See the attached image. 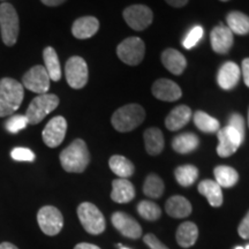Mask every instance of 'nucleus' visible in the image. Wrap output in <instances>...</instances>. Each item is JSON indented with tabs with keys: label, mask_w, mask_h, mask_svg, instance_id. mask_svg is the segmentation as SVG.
<instances>
[{
	"label": "nucleus",
	"mask_w": 249,
	"mask_h": 249,
	"mask_svg": "<svg viewBox=\"0 0 249 249\" xmlns=\"http://www.w3.org/2000/svg\"><path fill=\"white\" fill-rule=\"evenodd\" d=\"M60 163L62 169L70 173H81L90 163V154L83 140L77 139L61 151Z\"/></svg>",
	"instance_id": "obj_1"
},
{
	"label": "nucleus",
	"mask_w": 249,
	"mask_h": 249,
	"mask_svg": "<svg viewBox=\"0 0 249 249\" xmlns=\"http://www.w3.org/2000/svg\"><path fill=\"white\" fill-rule=\"evenodd\" d=\"M24 89L20 82L14 79L0 80V117L13 114L23 101Z\"/></svg>",
	"instance_id": "obj_2"
},
{
	"label": "nucleus",
	"mask_w": 249,
	"mask_h": 249,
	"mask_svg": "<svg viewBox=\"0 0 249 249\" xmlns=\"http://www.w3.org/2000/svg\"><path fill=\"white\" fill-rule=\"evenodd\" d=\"M145 118V112L139 104H128L118 108L111 118V123L118 132L126 133L138 128Z\"/></svg>",
	"instance_id": "obj_3"
},
{
	"label": "nucleus",
	"mask_w": 249,
	"mask_h": 249,
	"mask_svg": "<svg viewBox=\"0 0 249 249\" xmlns=\"http://www.w3.org/2000/svg\"><path fill=\"white\" fill-rule=\"evenodd\" d=\"M0 30L4 43L7 46H13L18 40V15L13 5L4 2L0 5Z\"/></svg>",
	"instance_id": "obj_4"
},
{
	"label": "nucleus",
	"mask_w": 249,
	"mask_h": 249,
	"mask_svg": "<svg viewBox=\"0 0 249 249\" xmlns=\"http://www.w3.org/2000/svg\"><path fill=\"white\" fill-rule=\"evenodd\" d=\"M59 105V98L53 93H43L31 101L27 108L26 117L30 124H39L44 118L54 111Z\"/></svg>",
	"instance_id": "obj_5"
},
{
	"label": "nucleus",
	"mask_w": 249,
	"mask_h": 249,
	"mask_svg": "<svg viewBox=\"0 0 249 249\" xmlns=\"http://www.w3.org/2000/svg\"><path fill=\"white\" fill-rule=\"evenodd\" d=\"M77 216L83 229L90 234L97 235L104 232L105 218L95 204L83 202L77 208Z\"/></svg>",
	"instance_id": "obj_6"
},
{
	"label": "nucleus",
	"mask_w": 249,
	"mask_h": 249,
	"mask_svg": "<svg viewBox=\"0 0 249 249\" xmlns=\"http://www.w3.org/2000/svg\"><path fill=\"white\" fill-rule=\"evenodd\" d=\"M144 42L139 37H129L118 45L117 54L119 59L129 66H136L141 64L144 58Z\"/></svg>",
	"instance_id": "obj_7"
},
{
	"label": "nucleus",
	"mask_w": 249,
	"mask_h": 249,
	"mask_svg": "<svg viewBox=\"0 0 249 249\" xmlns=\"http://www.w3.org/2000/svg\"><path fill=\"white\" fill-rule=\"evenodd\" d=\"M66 80L73 89L83 88L88 82V65L81 57H71L67 60L65 67Z\"/></svg>",
	"instance_id": "obj_8"
},
{
	"label": "nucleus",
	"mask_w": 249,
	"mask_h": 249,
	"mask_svg": "<svg viewBox=\"0 0 249 249\" xmlns=\"http://www.w3.org/2000/svg\"><path fill=\"white\" fill-rule=\"evenodd\" d=\"M37 222L43 233L46 235H57L64 226V217L57 208L46 205L39 209L37 213Z\"/></svg>",
	"instance_id": "obj_9"
},
{
	"label": "nucleus",
	"mask_w": 249,
	"mask_h": 249,
	"mask_svg": "<svg viewBox=\"0 0 249 249\" xmlns=\"http://www.w3.org/2000/svg\"><path fill=\"white\" fill-rule=\"evenodd\" d=\"M245 135H242L238 130L232 127L226 126L218 130V141L219 144L217 147V154L220 157H230L238 150L244 142Z\"/></svg>",
	"instance_id": "obj_10"
},
{
	"label": "nucleus",
	"mask_w": 249,
	"mask_h": 249,
	"mask_svg": "<svg viewBox=\"0 0 249 249\" xmlns=\"http://www.w3.org/2000/svg\"><path fill=\"white\" fill-rule=\"evenodd\" d=\"M124 18L126 23L136 31L147 29L152 22L154 14L145 5H132L124 11Z\"/></svg>",
	"instance_id": "obj_11"
},
{
	"label": "nucleus",
	"mask_w": 249,
	"mask_h": 249,
	"mask_svg": "<svg viewBox=\"0 0 249 249\" xmlns=\"http://www.w3.org/2000/svg\"><path fill=\"white\" fill-rule=\"evenodd\" d=\"M50 79L48 71H46L44 66H34L30 68L23 75L22 82L24 88H27L30 91L38 93V95H43V93H48V90L50 88Z\"/></svg>",
	"instance_id": "obj_12"
},
{
	"label": "nucleus",
	"mask_w": 249,
	"mask_h": 249,
	"mask_svg": "<svg viewBox=\"0 0 249 249\" xmlns=\"http://www.w3.org/2000/svg\"><path fill=\"white\" fill-rule=\"evenodd\" d=\"M67 132V121L64 117L57 116L46 124L43 130V141L50 148H57L64 141Z\"/></svg>",
	"instance_id": "obj_13"
},
{
	"label": "nucleus",
	"mask_w": 249,
	"mask_h": 249,
	"mask_svg": "<svg viewBox=\"0 0 249 249\" xmlns=\"http://www.w3.org/2000/svg\"><path fill=\"white\" fill-rule=\"evenodd\" d=\"M111 220L113 226L126 238L139 239L142 234V229L140 224L129 214L118 211L112 214Z\"/></svg>",
	"instance_id": "obj_14"
},
{
	"label": "nucleus",
	"mask_w": 249,
	"mask_h": 249,
	"mask_svg": "<svg viewBox=\"0 0 249 249\" xmlns=\"http://www.w3.org/2000/svg\"><path fill=\"white\" fill-rule=\"evenodd\" d=\"M211 48L214 52L220 54H225L231 50L234 43L233 33L229 29V27L220 23L219 26L214 27L210 34Z\"/></svg>",
	"instance_id": "obj_15"
},
{
	"label": "nucleus",
	"mask_w": 249,
	"mask_h": 249,
	"mask_svg": "<svg viewBox=\"0 0 249 249\" xmlns=\"http://www.w3.org/2000/svg\"><path fill=\"white\" fill-rule=\"evenodd\" d=\"M151 90L156 98L164 102H176L182 95L180 87L169 79L157 80L152 85Z\"/></svg>",
	"instance_id": "obj_16"
},
{
	"label": "nucleus",
	"mask_w": 249,
	"mask_h": 249,
	"mask_svg": "<svg viewBox=\"0 0 249 249\" xmlns=\"http://www.w3.org/2000/svg\"><path fill=\"white\" fill-rule=\"evenodd\" d=\"M240 67L233 61H227L220 67L217 75V82L224 90H231L238 85L240 80Z\"/></svg>",
	"instance_id": "obj_17"
},
{
	"label": "nucleus",
	"mask_w": 249,
	"mask_h": 249,
	"mask_svg": "<svg viewBox=\"0 0 249 249\" xmlns=\"http://www.w3.org/2000/svg\"><path fill=\"white\" fill-rule=\"evenodd\" d=\"M192 117L193 114L191 107H187V105H179V107H174L169 113V116L166 117L165 126L167 129L176 132V130L181 129L183 126H186Z\"/></svg>",
	"instance_id": "obj_18"
},
{
	"label": "nucleus",
	"mask_w": 249,
	"mask_h": 249,
	"mask_svg": "<svg viewBox=\"0 0 249 249\" xmlns=\"http://www.w3.org/2000/svg\"><path fill=\"white\" fill-rule=\"evenodd\" d=\"M161 62L167 71L174 74L180 75L183 73L187 67V60L181 52L174 49H166L161 53Z\"/></svg>",
	"instance_id": "obj_19"
},
{
	"label": "nucleus",
	"mask_w": 249,
	"mask_h": 249,
	"mask_svg": "<svg viewBox=\"0 0 249 249\" xmlns=\"http://www.w3.org/2000/svg\"><path fill=\"white\" fill-rule=\"evenodd\" d=\"M99 29V21L93 17H83L77 18L71 27L73 36L79 39L90 38Z\"/></svg>",
	"instance_id": "obj_20"
},
{
	"label": "nucleus",
	"mask_w": 249,
	"mask_h": 249,
	"mask_svg": "<svg viewBox=\"0 0 249 249\" xmlns=\"http://www.w3.org/2000/svg\"><path fill=\"white\" fill-rule=\"evenodd\" d=\"M135 197V188L127 179H116L112 181L111 198L117 203H128Z\"/></svg>",
	"instance_id": "obj_21"
},
{
	"label": "nucleus",
	"mask_w": 249,
	"mask_h": 249,
	"mask_svg": "<svg viewBox=\"0 0 249 249\" xmlns=\"http://www.w3.org/2000/svg\"><path fill=\"white\" fill-rule=\"evenodd\" d=\"M165 210L173 218H186L192 213V204L183 196H172L165 204Z\"/></svg>",
	"instance_id": "obj_22"
},
{
	"label": "nucleus",
	"mask_w": 249,
	"mask_h": 249,
	"mask_svg": "<svg viewBox=\"0 0 249 249\" xmlns=\"http://www.w3.org/2000/svg\"><path fill=\"white\" fill-rule=\"evenodd\" d=\"M198 192L200 194L207 197L211 207H220L223 204V193L222 187L213 180H203L198 185Z\"/></svg>",
	"instance_id": "obj_23"
},
{
	"label": "nucleus",
	"mask_w": 249,
	"mask_h": 249,
	"mask_svg": "<svg viewBox=\"0 0 249 249\" xmlns=\"http://www.w3.org/2000/svg\"><path fill=\"white\" fill-rule=\"evenodd\" d=\"M144 144L147 152L151 156L160 155L164 149V136L160 128L151 127L144 132Z\"/></svg>",
	"instance_id": "obj_24"
},
{
	"label": "nucleus",
	"mask_w": 249,
	"mask_h": 249,
	"mask_svg": "<svg viewBox=\"0 0 249 249\" xmlns=\"http://www.w3.org/2000/svg\"><path fill=\"white\" fill-rule=\"evenodd\" d=\"M177 241L182 248H189L198 238V229L194 223L185 222L177 230Z\"/></svg>",
	"instance_id": "obj_25"
},
{
	"label": "nucleus",
	"mask_w": 249,
	"mask_h": 249,
	"mask_svg": "<svg viewBox=\"0 0 249 249\" xmlns=\"http://www.w3.org/2000/svg\"><path fill=\"white\" fill-rule=\"evenodd\" d=\"M198 138L193 133H183L176 136L172 141L174 151L178 154H191L198 147Z\"/></svg>",
	"instance_id": "obj_26"
},
{
	"label": "nucleus",
	"mask_w": 249,
	"mask_h": 249,
	"mask_svg": "<svg viewBox=\"0 0 249 249\" xmlns=\"http://www.w3.org/2000/svg\"><path fill=\"white\" fill-rule=\"evenodd\" d=\"M43 58H44L45 70L48 71L50 79L52 81H59L61 79V67L57 52L53 48L48 46L43 52Z\"/></svg>",
	"instance_id": "obj_27"
},
{
	"label": "nucleus",
	"mask_w": 249,
	"mask_h": 249,
	"mask_svg": "<svg viewBox=\"0 0 249 249\" xmlns=\"http://www.w3.org/2000/svg\"><path fill=\"white\" fill-rule=\"evenodd\" d=\"M229 29L236 35H247L249 34V17L241 12L234 11L226 17Z\"/></svg>",
	"instance_id": "obj_28"
},
{
	"label": "nucleus",
	"mask_w": 249,
	"mask_h": 249,
	"mask_svg": "<svg viewBox=\"0 0 249 249\" xmlns=\"http://www.w3.org/2000/svg\"><path fill=\"white\" fill-rule=\"evenodd\" d=\"M110 169L114 174L120 177L121 179H127L133 176L134 173V165L129 160L120 155H114L110 158L108 161Z\"/></svg>",
	"instance_id": "obj_29"
},
{
	"label": "nucleus",
	"mask_w": 249,
	"mask_h": 249,
	"mask_svg": "<svg viewBox=\"0 0 249 249\" xmlns=\"http://www.w3.org/2000/svg\"><path fill=\"white\" fill-rule=\"evenodd\" d=\"M216 182L224 188H231L238 182L239 174L233 167L226 166V165H219L213 170Z\"/></svg>",
	"instance_id": "obj_30"
},
{
	"label": "nucleus",
	"mask_w": 249,
	"mask_h": 249,
	"mask_svg": "<svg viewBox=\"0 0 249 249\" xmlns=\"http://www.w3.org/2000/svg\"><path fill=\"white\" fill-rule=\"evenodd\" d=\"M193 119H194L195 126L197 127L201 132L213 134L219 130V121L214 119L213 117L209 116L208 113H205L203 111L196 112L194 116H193Z\"/></svg>",
	"instance_id": "obj_31"
},
{
	"label": "nucleus",
	"mask_w": 249,
	"mask_h": 249,
	"mask_svg": "<svg viewBox=\"0 0 249 249\" xmlns=\"http://www.w3.org/2000/svg\"><path fill=\"white\" fill-rule=\"evenodd\" d=\"M176 179L182 187H189L196 181L198 177V170L194 165H182L176 169Z\"/></svg>",
	"instance_id": "obj_32"
},
{
	"label": "nucleus",
	"mask_w": 249,
	"mask_h": 249,
	"mask_svg": "<svg viewBox=\"0 0 249 249\" xmlns=\"http://www.w3.org/2000/svg\"><path fill=\"white\" fill-rule=\"evenodd\" d=\"M143 193L150 198H158L164 193V182L156 174H150L145 179L143 185Z\"/></svg>",
	"instance_id": "obj_33"
},
{
	"label": "nucleus",
	"mask_w": 249,
	"mask_h": 249,
	"mask_svg": "<svg viewBox=\"0 0 249 249\" xmlns=\"http://www.w3.org/2000/svg\"><path fill=\"white\" fill-rule=\"evenodd\" d=\"M138 213L145 220H157L160 217L161 210L157 204L150 201H142L138 205Z\"/></svg>",
	"instance_id": "obj_34"
},
{
	"label": "nucleus",
	"mask_w": 249,
	"mask_h": 249,
	"mask_svg": "<svg viewBox=\"0 0 249 249\" xmlns=\"http://www.w3.org/2000/svg\"><path fill=\"white\" fill-rule=\"evenodd\" d=\"M29 124L26 116H22V114H15V116H12L9 119L6 121V129L7 132L12 134H17L26 128Z\"/></svg>",
	"instance_id": "obj_35"
},
{
	"label": "nucleus",
	"mask_w": 249,
	"mask_h": 249,
	"mask_svg": "<svg viewBox=\"0 0 249 249\" xmlns=\"http://www.w3.org/2000/svg\"><path fill=\"white\" fill-rule=\"evenodd\" d=\"M203 34L204 30L201 26H195L194 28H192V30L188 33V35H187L186 38L183 39L182 46L187 50L193 49L194 46L197 45L198 42H200L202 37H203Z\"/></svg>",
	"instance_id": "obj_36"
},
{
	"label": "nucleus",
	"mask_w": 249,
	"mask_h": 249,
	"mask_svg": "<svg viewBox=\"0 0 249 249\" xmlns=\"http://www.w3.org/2000/svg\"><path fill=\"white\" fill-rule=\"evenodd\" d=\"M11 156L14 160L18 161H34L35 160V154L28 148H14L11 151Z\"/></svg>",
	"instance_id": "obj_37"
},
{
	"label": "nucleus",
	"mask_w": 249,
	"mask_h": 249,
	"mask_svg": "<svg viewBox=\"0 0 249 249\" xmlns=\"http://www.w3.org/2000/svg\"><path fill=\"white\" fill-rule=\"evenodd\" d=\"M227 126L232 127V128L236 129L239 133L242 134V135H245V120L239 113H233L232 116L230 117L229 124H227Z\"/></svg>",
	"instance_id": "obj_38"
},
{
	"label": "nucleus",
	"mask_w": 249,
	"mask_h": 249,
	"mask_svg": "<svg viewBox=\"0 0 249 249\" xmlns=\"http://www.w3.org/2000/svg\"><path fill=\"white\" fill-rule=\"evenodd\" d=\"M143 241L150 249H169L163 242L160 241V239H157V236L151 234V233L150 234H145L144 238H143Z\"/></svg>",
	"instance_id": "obj_39"
},
{
	"label": "nucleus",
	"mask_w": 249,
	"mask_h": 249,
	"mask_svg": "<svg viewBox=\"0 0 249 249\" xmlns=\"http://www.w3.org/2000/svg\"><path fill=\"white\" fill-rule=\"evenodd\" d=\"M238 233L242 239H249V211L238 227Z\"/></svg>",
	"instance_id": "obj_40"
},
{
	"label": "nucleus",
	"mask_w": 249,
	"mask_h": 249,
	"mask_svg": "<svg viewBox=\"0 0 249 249\" xmlns=\"http://www.w3.org/2000/svg\"><path fill=\"white\" fill-rule=\"evenodd\" d=\"M242 75H244L245 85L249 88V58L242 61Z\"/></svg>",
	"instance_id": "obj_41"
},
{
	"label": "nucleus",
	"mask_w": 249,
	"mask_h": 249,
	"mask_svg": "<svg viewBox=\"0 0 249 249\" xmlns=\"http://www.w3.org/2000/svg\"><path fill=\"white\" fill-rule=\"evenodd\" d=\"M165 1H166L169 5L172 6V7L180 8V7H183V6L187 5L188 0H165Z\"/></svg>",
	"instance_id": "obj_42"
},
{
	"label": "nucleus",
	"mask_w": 249,
	"mask_h": 249,
	"mask_svg": "<svg viewBox=\"0 0 249 249\" xmlns=\"http://www.w3.org/2000/svg\"><path fill=\"white\" fill-rule=\"evenodd\" d=\"M74 249H101L98 246L96 245H91V244H87V242H82V244L76 245Z\"/></svg>",
	"instance_id": "obj_43"
},
{
	"label": "nucleus",
	"mask_w": 249,
	"mask_h": 249,
	"mask_svg": "<svg viewBox=\"0 0 249 249\" xmlns=\"http://www.w3.org/2000/svg\"><path fill=\"white\" fill-rule=\"evenodd\" d=\"M66 0H42V2L46 6H51V7H54V6L61 5L62 2H65Z\"/></svg>",
	"instance_id": "obj_44"
},
{
	"label": "nucleus",
	"mask_w": 249,
	"mask_h": 249,
	"mask_svg": "<svg viewBox=\"0 0 249 249\" xmlns=\"http://www.w3.org/2000/svg\"><path fill=\"white\" fill-rule=\"evenodd\" d=\"M0 249H18V248L13 244H11V242H2V244H0Z\"/></svg>",
	"instance_id": "obj_45"
},
{
	"label": "nucleus",
	"mask_w": 249,
	"mask_h": 249,
	"mask_svg": "<svg viewBox=\"0 0 249 249\" xmlns=\"http://www.w3.org/2000/svg\"><path fill=\"white\" fill-rule=\"evenodd\" d=\"M118 247H119V249H129V248H127V247H124V246H123V245H118Z\"/></svg>",
	"instance_id": "obj_46"
},
{
	"label": "nucleus",
	"mask_w": 249,
	"mask_h": 249,
	"mask_svg": "<svg viewBox=\"0 0 249 249\" xmlns=\"http://www.w3.org/2000/svg\"><path fill=\"white\" fill-rule=\"evenodd\" d=\"M235 249H245V247H240V246H238V247H235Z\"/></svg>",
	"instance_id": "obj_47"
},
{
	"label": "nucleus",
	"mask_w": 249,
	"mask_h": 249,
	"mask_svg": "<svg viewBox=\"0 0 249 249\" xmlns=\"http://www.w3.org/2000/svg\"><path fill=\"white\" fill-rule=\"evenodd\" d=\"M245 249H249V245H247V246H246V247H245Z\"/></svg>",
	"instance_id": "obj_48"
},
{
	"label": "nucleus",
	"mask_w": 249,
	"mask_h": 249,
	"mask_svg": "<svg viewBox=\"0 0 249 249\" xmlns=\"http://www.w3.org/2000/svg\"><path fill=\"white\" fill-rule=\"evenodd\" d=\"M248 126H249V112H248Z\"/></svg>",
	"instance_id": "obj_49"
},
{
	"label": "nucleus",
	"mask_w": 249,
	"mask_h": 249,
	"mask_svg": "<svg viewBox=\"0 0 249 249\" xmlns=\"http://www.w3.org/2000/svg\"><path fill=\"white\" fill-rule=\"evenodd\" d=\"M220 1H229V0H220Z\"/></svg>",
	"instance_id": "obj_50"
}]
</instances>
